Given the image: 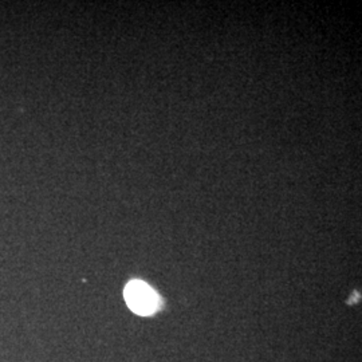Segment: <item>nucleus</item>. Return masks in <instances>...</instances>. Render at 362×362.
Here are the masks:
<instances>
[{
	"instance_id": "nucleus-1",
	"label": "nucleus",
	"mask_w": 362,
	"mask_h": 362,
	"mask_svg": "<svg viewBox=\"0 0 362 362\" xmlns=\"http://www.w3.org/2000/svg\"><path fill=\"white\" fill-rule=\"evenodd\" d=\"M124 296L132 311L139 315H151L160 306V298L155 290L141 281H132L128 284Z\"/></svg>"
}]
</instances>
